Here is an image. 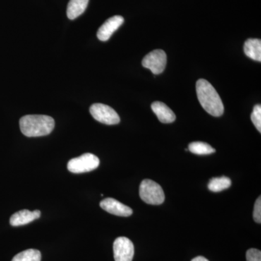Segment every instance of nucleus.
Instances as JSON below:
<instances>
[{
    "label": "nucleus",
    "instance_id": "obj_1",
    "mask_svg": "<svg viewBox=\"0 0 261 261\" xmlns=\"http://www.w3.org/2000/svg\"><path fill=\"white\" fill-rule=\"evenodd\" d=\"M196 91L199 102L206 112L215 117L222 116L224 112V104L210 82L199 80L196 84Z\"/></svg>",
    "mask_w": 261,
    "mask_h": 261
},
{
    "label": "nucleus",
    "instance_id": "obj_2",
    "mask_svg": "<svg viewBox=\"0 0 261 261\" xmlns=\"http://www.w3.org/2000/svg\"><path fill=\"white\" fill-rule=\"evenodd\" d=\"M20 128L25 137H43L49 135L54 129L55 121L45 115H27L20 118Z\"/></svg>",
    "mask_w": 261,
    "mask_h": 261
},
{
    "label": "nucleus",
    "instance_id": "obj_3",
    "mask_svg": "<svg viewBox=\"0 0 261 261\" xmlns=\"http://www.w3.org/2000/svg\"><path fill=\"white\" fill-rule=\"evenodd\" d=\"M140 196L144 202L149 205H161L165 200L162 187L150 179L143 180L141 183Z\"/></svg>",
    "mask_w": 261,
    "mask_h": 261
},
{
    "label": "nucleus",
    "instance_id": "obj_4",
    "mask_svg": "<svg viewBox=\"0 0 261 261\" xmlns=\"http://www.w3.org/2000/svg\"><path fill=\"white\" fill-rule=\"evenodd\" d=\"M99 160L93 154L85 153L69 161L68 169L73 173H82L93 171L99 166Z\"/></svg>",
    "mask_w": 261,
    "mask_h": 261
},
{
    "label": "nucleus",
    "instance_id": "obj_5",
    "mask_svg": "<svg viewBox=\"0 0 261 261\" xmlns=\"http://www.w3.org/2000/svg\"><path fill=\"white\" fill-rule=\"evenodd\" d=\"M91 115L96 120L107 125H116L120 123V117L114 109L102 103H95L89 109Z\"/></svg>",
    "mask_w": 261,
    "mask_h": 261
},
{
    "label": "nucleus",
    "instance_id": "obj_6",
    "mask_svg": "<svg viewBox=\"0 0 261 261\" xmlns=\"http://www.w3.org/2000/svg\"><path fill=\"white\" fill-rule=\"evenodd\" d=\"M167 63V56L162 49L150 51L144 58L142 65L149 69L153 74H161L165 70Z\"/></svg>",
    "mask_w": 261,
    "mask_h": 261
},
{
    "label": "nucleus",
    "instance_id": "obj_7",
    "mask_svg": "<svg viewBox=\"0 0 261 261\" xmlns=\"http://www.w3.org/2000/svg\"><path fill=\"white\" fill-rule=\"evenodd\" d=\"M113 253L116 261H132L135 255V246L129 239L120 237L113 243Z\"/></svg>",
    "mask_w": 261,
    "mask_h": 261
},
{
    "label": "nucleus",
    "instance_id": "obj_8",
    "mask_svg": "<svg viewBox=\"0 0 261 261\" xmlns=\"http://www.w3.org/2000/svg\"><path fill=\"white\" fill-rule=\"evenodd\" d=\"M99 205L103 210L107 211L109 214L115 215V216L128 217L133 214V211L130 207L121 203L116 199L111 198V197L101 201Z\"/></svg>",
    "mask_w": 261,
    "mask_h": 261
},
{
    "label": "nucleus",
    "instance_id": "obj_9",
    "mask_svg": "<svg viewBox=\"0 0 261 261\" xmlns=\"http://www.w3.org/2000/svg\"><path fill=\"white\" fill-rule=\"evenodd\" d=\"M123 22H124V19L121 15H115L108 19L98 30L97 34L98 39L102 42L108 41L113 35V33L121 27Z\"/></svg>",
    "mask_w": 261,
    "mask_h": 261
},
{
    "label": "nucleus",
    "instance_id": "obj_10",
    "mask_svg": "<svg viewBox=\"0 0 261 261\" xmlns=\"http://www.w3.org/2000/svg\"><path fill=\"white\" fill-rule=\"evenodd\" d=\"M41 212L36 210L30 211L29 210H22L12 215L10 219V224L13 226H20L28 224L34 220L39 219Z\"/></svg>",
    "mask_w": 261,
    "mask_h": 261
},
{
    "label": "nucleus",
    "instance_id": "obj_11",
    "mask_svg": "<svg viewBox=\"0 0 261 261\" xmlns=\"http://www.w3.org/2000/svg\"><path fill=\"white\" fill-rule=\"evenodd\" d=\"M151 108L159 121L163 123H173L176 120V115L163 102H154Z\"/></svg>",
    "mask_w": 261,
    "mask_h": 261
},
{
    "label": "nucleus",
    "instance_id": "obj_12",
    "mask_svg": "<svg viewBox=\"0 0 261 261\" xmlns=\"http://www.w3.org/2000/svg\"><path fill=\"white\" fill-rule=\"evenodd\" d=\"M245 55L254 61H261V41L258 39H247L244 45Z\"/></svg>",
    "mask_w": 261,
    "mask_h": 261
},
{
    "label": "nucleus",
    "instance_id": "obj_13",
    "mask_svg": "<svg viewBox=\"0 0 261 261\" xmlns=\"http://www.w3.org/2000/svg\"><path fill=\"white\" fill-rule=\"evenodd\" d=\"M89 0H70L67 8V16L70 20H74L84 13Z\"/></svg>",
    "mask_w": 261,
    "mask_h": 261
},
{
    "label": "nucleus",
    "instance_id": "obj_14",
    "mask_svg": "<svg viewBox=\"0 0 261 261\" xmlns=\"http://www.w3.org/2000/svg\"><path fill=\"white\" fill-rule=\"evenodd\" d=\"M231 184V179L229 178L222 176V177L211 178L207 187L211 192H219L229 188Z\"/></svg>",
    "mask_w": 261,
    "mask_h": 261
},
{
    "label": "nucleus",
    "instance_id": "obj_15",
    "mask_svg": "<svg viewBox=\"0 0 261 261\" xmlns=\"http://www.w3.org/2000/svg\"><path fill=\"white\" fill-rule=\"evenodd\" d=\"M188 149L192 153L199 155L210 154L216 152V149L213 148L210 145L202 142H192L189 145Z\"/></svg>",
    "mask_w": 261,
    "mask_h": 261
},
{
    "label": "nucleus",
    "instance_id": "obj_16",
    "mask_svg": "<svg viewBox=\"0 0 261 261\" xmlns=\"http://www.w3.org/2000/svg\"><path fill=\"white\" fill-rule=\"evenodd\" d=\"M42 255L40 251L34 249H29L17 254L11 261H41Z\"/></svg>",
    "mask_w": 261,
    "mask_h": 261
},
{
    "label": "nucleus",
    "instance_id": "obj_17",
    "mask_svg": "<svg viewBox=\"0 0 261 261\" xmlns=\"http://www.w3.org/2000/svg\"><path fill=\"white\" fill-rule=\"evenodd\" d=\"M251 121L257 130L261 132V106L260 105H256L253 108L251 114Z\"/></svg>",
    "mask_w": 261,
    "mask_h": 261
},
{
    "label": "nucleus",
    "instance_id": "obj_18",
    "mask_svg": "<svg viewBox=\"0 0 261 261\" xmlns=\"http://www.w3.org/2000/svg\"><path fill=\"white\" fill-rule=\"evenodd\" d=\"M247 261H261V252L257 249L251 248L246 252Z\"/></svg>",
    "mask_w": 261,
    "mask_h": 261
},
{
    "label": "nucleus",
    "instance_id": "obj_19",
    "mask_svg": "<svg viewBox=\"0 0 261 261\" xmlns=\"http://www.w3.org/2000/svg\"><path fill=\"white\" fill-rule=\"evenodd\" d=\"M253 219L257 224L261 223V198L260 196L255 201L254 205Z\"/></svg>",
    "mask_w": 261,
    "mask_h": 261
},
{
    "label": "nucleus",
    "instance_id": "obj_20",
    "mask_svg": "<svg viewBox=\"0 0 261 261\" xmlns=\"http://www.w3.org/2000/svg\"><path fill=\"white\" fill-rule=\"evenodd\" d=\"M192 261H209L205 257L198 256L196 257L195 258L192 259Z\"/></svg>",
    "mask_w": 261,
    "mask_h": 261
}]
</instances>
